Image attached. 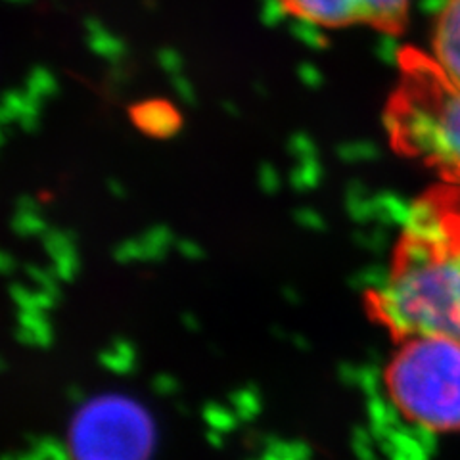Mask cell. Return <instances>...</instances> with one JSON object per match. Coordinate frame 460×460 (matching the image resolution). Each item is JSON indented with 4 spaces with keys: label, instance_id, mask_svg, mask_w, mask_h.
Returning <instances> with one entry per match:
<instances>
[{
    "label": "cell",
    "instance_id": "6da1fadb",
    "mask_svg": "<svg viewBox=\"0 0 460 460\" xmlns=\"http://www.w3.org/2000/svg\"><path fill=\"white\" fill-rule=\"evenodd\" d=\"M374 309L397 338L460 343V184L445 182L414 201Z\"/></svg>",
    "mask_w": 460,
    "mask_h": 460
},
{
    "label": "cell",
    "instance_id": "7a4b0ae2",
    "mask_svg": "<svg viewBox=\"0 0 460 460\" xmlns=\"http://www.w3.org/2000/svg\"><path fill=\"white\" fill-rule=\"evenodd\" d=\"M384 127L397 154L434 169L445 182L460 184V86L429 54L401 50Z\"/></svg>",
    "mask_w": 460,
    "mask_h": 460
},
{
    "label": "cell",
    "instance_id": "3957f363",
    "mask_svg": "<svg viewBox=\"0 0 460 460\" xmlns=\"http://www.w3.org/2000/svg\"><path fill=\"white\" fill-rule=\"evenodd\" d=\"M384 390L394 409L429 434L460 431V343L411 338L384 368Z\"/></svg>",
    "mask_w": 460,
    "mask_h": 460
},
{
    "label": "cell",
    "instance_id": "277c9868",
    "mask_svg": "<svg viewBox=\"0 0 460 460\" xmlns=\"http://www.w3.org/2000/svg\"><path fill=\"white\" fill-rule=\"evenodd\" d=\"M297 22L323 29L368 25L385 35L405 31L412 0H280Z\"/></svg>",
    "mask_w": 460,
    "mask_h": 460
},
{
    "label": "cell",
    "instance_id": "5b68a950",
    "mask_svg": "<svg viewBox=\"0 0 460 460\" xmlns=\"http://www.w3.org/2000/svg\"><path fill=\"white\" fill-rule=\"evenodd\" d=\"M135 411L125 405H104L86 416L79 429V451L83 460H137L144 449Z\"/></svg>",
    "mask_w": 460,
    "mask_h": 460
},
{
    "label": "cell",
    "instance_id": "8992f818",
    "mask_svg": "<svg viewBox=\"0 0 460 460\" xmlns=\"http://www.w3.org/2000/svg\"><path fill=\"white\" fill-rule=\"evenodd\" d=\"M429 56L460 86V0H445L431 33Z\"/></svg>",
    "mask_w": 460,
    "mask_h": 460
},
{
    "label": "cell",
    "instance_id": "52a82bcc",
    "mask_svg": "<svg viewBox=\"0 0 460 460\" xmlns=\"http://www.w3.org/2000/svg\"><path fill=\"white\" fill-rule=\"evenodd\" d=\"M128 115L138 131L152 138H169L177 135L182 127L181 111L162 98L135 104Z\"/></svg>",
    "mask_w": 460,
    "mask_h": 460
}]
</instances>
